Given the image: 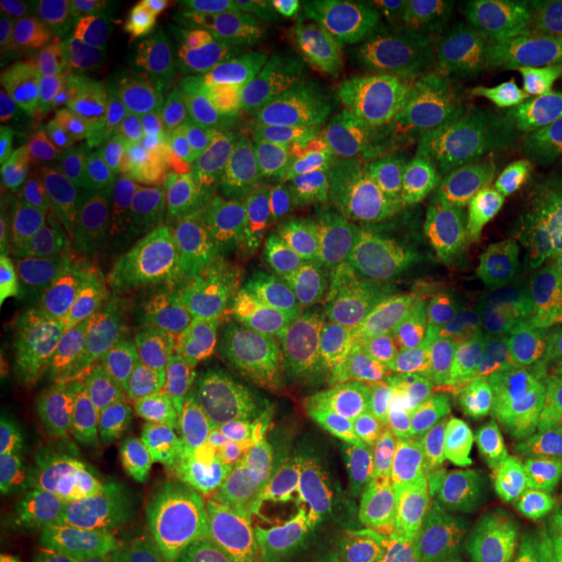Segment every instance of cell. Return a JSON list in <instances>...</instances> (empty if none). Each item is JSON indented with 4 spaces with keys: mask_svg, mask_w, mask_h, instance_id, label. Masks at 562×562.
<instances>
[{
    "mask_svg": "<svg viewBox=\"0 0 562 562\" xmlns=\"http://www.w3.org/2000/svg\"><path fill=\"white\" fill-rule=\"evenodd\" d=\"M94 472L81 435L47 447L32 475L3 497V550L13 562H63L81 541Z\"/></svg>",
    "mask_w": 562,
    "mask_h": 562,
    "instance_id": "obj_12",
    "label": "cell"
},
{
    "mask_svg": "<svg viewBox=\"0 0 562 562\" xmlns=\"http://www.w3.org/2000/svg\"><path fill=\"white\" fill-rule=\"evenodd\" d=\"M341 562H416V553H409V547L397 538L362 525L350 535Z\"/></svg>",
    "mask_w": 562,
    "mask_h": 562,
    "instance_id": "obj_35",
    "label": "cell"
},
{
    "mask_svg": "<svg viewBox=\"0 0 562 562\" xmlns=\"http://www.w3.org/2000/svg\"><path fill=\"white\" fill-rule=\"evenodd\" d=\"M3 41L20 44L41 63H54L88 50L101 38L98 7H72L60 0H3L0 3Z\"/></svg>",
    "mask_w": 562,
    "mask_h": 562,
    "instance_id": "obj_25",
    "label": "cell"
},
{
    "mask_svg": "<svg viewBox=\"0 0 562 562\" xmlns=\"http://www.w3.org/2000/svg\"><path fill=\"white\" fill-rule=\"evenodd\" d=\"M57 319L41 297L20 279V272L3 262L0 269V362L3 369H20L38 360L54 341Z\"/></svg>",
    "mask_w": 562,
    "mask_h": 562,
    "instance_id": "obj_30",
    "label": "cell"
},
{
    "mask_svg": "<svg viewBox=\"0 0 562 562\" xmlns=\"http://www.w3.org/2000/svg\"><path fill=\"white\" fill-rule=\"evenodd\" d=\"M325 301L328 272L313 250L260 232L235 281L201 325L260 362L276 387L313 357Z\"/></svg>",
    "mask_w": 562,
    "mask_h": 562,
    "instance_id": "obj_5",
    "label": "cell"
},
{
    "mask_svg": "<svg viewBox=\"0 0 562 562\" xmlns=\"http://www.w3.org/2000/svg\"><path fill=\"white\" fill-rule=\"evenodd\" d=\"M206 162V210L241 220L297 203L313 188L319 157L313 144L262 135L220 110L198 122Z\"/></svg>",
    "mask_w": 562,
    "mask_h": 562,
    "instance_id": "obj_9",
    "label": "cell"
},
{
    "mask_svg": "<svg viewBox=\"0 0 562 562\" xmlns=\"http://www.w3.org/2000/svg\"><path fill=\"white\" fill-rule=\"evenodd\" d=\"M347 528L306 475L297 450L266 462L257 506L262 562H341Z\"/></svg>",
    "mask_w": 562,
    "mask_h": 562,
    "instance_id": "obj_16",
    "label": "cell"
},
{
    "mask_svg": "<svg viewBox=\"0 0 562 562\" xmlns=\"http://www.w3.org/2000/svg\"><path fill=\"white\" fill-rule=\"evenodd\" d=\"M422 357L435 406L479 409L501 401L487 360V322L422 347Z\"/></svg>",
    "mask_w": 562,
    "mask_h": 562,
    "instance_id": "obj_26",
    "label": "cell"
},
{
    "mask_svg": "<svg viewBox=\"0 0 562 562\" xmlns=\"http://www.w3.org/2000/svg\"><path fill=\"white\" fill-rule=\"evenodd\" d=\"M535 260L541 266L543 281L550 288V297H553V306H557L562 322V232H557L553 238H547V244H543L541 254Z\"/></svg>",
    "mask_w": 562,
    "mask_h": 562,
    "instance_id": "obj_37",
    "label": "cell"
},
{
    "mask_svg": "<svg viewBox=\"0 0 562 562\" xmlns=\"http://www.w3.org/2000/svg\"><path fill=\"white\" fill-rule=\"evenodd\" d=\"M535 13H538L543 22L557 25V32L562 35V0H547V3H535Z\"/></svg>",
    "mask_w": 562,
    "mask_h": 562,
    "instance_id": "obj_40",
    "label": "cell"
},
{
    "mask_svg": "<svg viewBox=\"0 0 562 562\" xmlns=\"http://www.w3.org/2000/svg\"><path fill=\"white\" fill-rule=\"evenodd\" d=\"M122 235L106 184L57 181L3 216V257L60 328L101 350L116 306Z\"/></svg>",
    "mask_w": 562,
    "mask_h": 562,
    "instance_id": "obj_3",
    "label": "cell"
},
{
    "mask_svg": "<svg viewBox=\"0 0 562 562\" xmlns=\"http://www.w3.org/2000/svg\"><path fill=\"white\" fill-rule=\"evenodd\" d=\"M531 191L547 213V220L562 222V144L541 138L531 154Z\"/></svg>",
    "mask_w": 562,
    "mask_h": 562,
    "instance_id": "obj_34",
    "label": "cell"
},
{
    "mask_svg": "<svg viewBox=\"0 0 562 562\" xmlns=\"http://www.w3.org/2000/svg\"><path fill=\"white\" fill-rule=\"evenodd\" d=\"M41 394L25 379L0 382V491L13 494L41 460Z\"/></svg>",
    "mask_w": 562,
    "mask_h": 562,
    "instance_id": "obj_31",
    "label": "cell"
},
{
    "mask_svg": "<svg viewBox=\"0 0 562 562\" xmlns=\"http://www.w3.org/2000/svg\"><path fill=\"white\" fill-rule=\"evenodd\" d=\"M506 431L516 457L531 472L562 487V413L550 384H535L506 401Z\"/></svg>",
    "mask_w": 562,
    "mask_h": 562,
    "instance_id": "obj_29",
    "label": "cell"
},
{
    "mask_svg": "<svg viewBox=\"0 0 562 562\" xmlns=\"http://www.w3.org/2000/svg\"><path fill=\"white\" fill-rule=\"evenodd\" d=\"M103 50L138 72L172 110L206 98L222 54L206 0H116L98 7Z\"/></svg>",
    "mask_w": 562,
    "mask_h": 562,
    "instance_id": "obj_7",
    "label": "cell"
},
{
    "mask_svg": "<svg viewBox=\"0 0 562 562\" xmlns=\"http://www.w3.org/2000/svg\"><path fill=\"white\" fill-rule=\"evenodd\" d=\"M220 113L262 135L316 144L328 113V69L313 41L250 50L228 66Z\"/></svg>",
    "mask_w": 562,
    "mask_h": 562,
    "instance_id": "obj_10",
    "label": "cell"
},
{
    "mask_svg": "<svg viewBox=\"0 0 562 562\" xmlns=\"http://www.w3.org/2000/svg\"><path fill=\"white\" fill-rule=\"evenodd\" d=\"M379 438L382 428L375 422L357 406L341 403L297 447L306 475L347 525H357L362 519V503L379 453Z\"/></svg>",
    "mask_w": 562,
    "mask_h": 562,
    "instance_id": "obj_21",
    "label": "cell"
},
{
    "mask_svg": "<svg viewBox=\"0 0 562 562\" xmlns=\"http://www.w3.org/2000/svg\"><path fill=\"white\" fill-rule=\"evenodd\" d=\"M44 66L20 44L3 41L0 54V147L3 162L22 160L29 154H47L41 132V81Z\"/></svg>",
    "mask_w": 562,
    "mask_h": 562,
    "instance_id": "obj_27",
    "label": "cell"
},
{
    "mask_svg": "<svg viewBox=\"0 0 562 562\" xmlns=\"http://www.w3.org/2000/svg\"><path fill=\"white\" fill-rule=\"evenodd\" d=\"M66 562H135L132 550L125 543L122 528L113 525H98L91 531L81 535V541L76 543L72 557Z\"/></svg>",
    "mask_w": 562,
    "mask_h": 562,
    "instance_id": "obj_36",
    "label": "cell"
},
{
    "mask_svg": "<svg viewBox=\"0 0 562 562\" xmlns=\"http://www.w3.org/2000/svg\"><path fill=\"white\" fill-rule=\"evenodd\" d=\"M387 338L382 322L357 294L335 262L328 269V301L319 344L297 375L272 387L260 413V441L266 447L313 435L353 387L357 375Z\"/></svg>",
    "mask_w": 562,
    "mask_h": 562,
    "instance_id": "obj_8",
    "label": "cell"
},
{
    "mask_svg": "<svg viewBox=\"0 0 562 562\" xmlns=\"http://www.w3.org/2000/svg\"><path fill=\"white\" fill-rule=\"evenodd\" d=\"M344 403L362 409L382 431L422 428L431 413V387L425 375L422 347L384 338L382 347L366 362Z\"/></svg>",
    "mask_w": 562,
    "mask_h": 562,
    "instance_id": "obj_22",
    "label": "cell"
},
{
    "mask_svg": "<svg viewBox=\"0 0 562 562\" xmlns=\"http://www.w3.org/2000/svg\"><path fill=\"white\" fill-rule=\"evenodd\" d=\"M401 198L419 206L425 222L482 250L494 269L513 260L528 225V184L509 125L484 88L416 128Z\"/></svg>",
    "mask_w": 562,
    "mask_h": 562,
    "instance_id": "obj_2",
    "label": "cell"
},
{
    "mask_svg": "<svg viewBox=\"0 0 562 562\" xmlns=\"http://www.w3.org/2000/svg\"><path fill=\"white\" fill-rule=\"evenodd\" d=\"M491 562H562V522L509 516L491 547Z\"/></svg>",
    "mask_w": 562,
    "mask_h": 562,
    "instance_id": "obj_32",
    "label": "cell"
},
{
    "mask_svg": "<svg viewBox=\"0 0 562 562\" xmlns=\"http://www.w3.org/2000/svg\"><path fill=\"white\" fill-rule=\"evenodd\" d=\"M206 213L210 210L203 206L198 216L169 225V228H150V232L125 228L116 306H113V322L101 347L106 357L125 360L150 338V331H157V310H160L162 294L179 276L184 254Z\"/></svg>",
    "mask_w": 562,
    "mask_h": 562,
    "instance_id": "obj_17",
    "label": "cell"
},
{
    "mask_svg": "<svg viewBox=\"0 0 562 562\" xmlns=\"http://www.w3.org/2000/svg\"><path fill=\"white\" fill-rule=\"evenodd\" d=\"M550 391H553V401H557V406H560V413H562V372L560 375H553V379H550Z\"/></svg>",
    "mask_w": 562,
    "mask_h": 562,
    "instance_id": "obj_41",
    "label": "cell"
},
{
    "mask_svg": "<svg viewBox=\"0 0 562 562\" xmlns=\"http://www.w3.org/2000/svg\"><path fill=\"white\" fill-rule=\"evenodd\" d=\"M135 391H138L147 419L154 422L162 441L169 443L181 460H194L222 443L225 422L220 419V413L162 357L140 369Z\"/></svg>",
    "mask_w": 562,
    "mask_h": 562,
    "instance_id": "obj_23",
    "label": "cell"
},
{
    "mask_svg": "<svg viewBox=\"0 0 562 562\" xmlns=\"http://www.w3.org/2000/svg\"><path fill=\"white\" fill-rule=\"evenodd\" d=\"M160 94L110 50L88 47L44 66L41 132L57 154L128 147L162 120Z\"/></svg>",
    "mask_w": 562,
    "mask_h": 562,
    "instance_id": "obj_6",
    "label": "cell"
},
{
    "mask_svg": "<svg viewBox=\"0 0 562 562\" xmlns=\"http://www.w3.org/2000/svg\"><path fill=\"white\" fill-rule=\"evenodd\" d=\"M469 50L425 3L409 10L384 41L372 88L391 110V125L438 110L460 91Z\"/></svg>",
    "mask_w": 562,
    "mask_h": 562,
    "instance_id": "obj_15",
    "label": "cell"
},
{
    "mask_svg": "<svg viewBox=\"0 0 562 562\" xmlns=\"http://www.w3.org/2000/svg\"><path fill=\"white\" fill-rule=\"evenodd\" d=\"M116 216L128 232L169 228L206 206V162L198 122L162 116L122 150L106 181Z\"/></svg>",
    "mask_w": 562,
    "mask_h": 562,
    "instance_id": "obj_11",
    "label": "cell"
},
{
    "mask_svg": "<svg viewBox=\"0 0 562 562\" xmlns=\"http://www.w3.org/2000/svg\"><path fill=\"white\" fill-rule=\"evenodd\" d=\"M162 360L220 413L225 425L260 419L272 394V375L260 362L201 322L172 331L162 347Z\"/></svg>",
    "mask_w": 562,
    "mask_h": 562,
    "instance_id": "obj_19",
    "label": "cell"
},
{
    "mask_svg": "<svg viewBox=\"0 0 562 562\" xmlns=\"http://www.w3.org/2000/svg\"><path fill=\"white\" fill-rule=\"evenodd\" d=\"M81 443L91 462L94 482L113 487H140L166 479H179L188 460L162 441L147 419L135 387L106 394L88 413Z\"/></svg>",
    "mask_w": 562,
    "mask_h": 562,
    "instance_id": "obj_18",
    "label": "cell"
},
{
    "mask_svg": "<svg viewBox=\"0 0 562 562\" xmlns=\"http://www.w3.org/2000/svg\"><path fill=\"white\" fill-rule=\"evenodd\" d=\"M257 235H260V228L241 220L216 216L210 210L184 254L179 276L162 294L160 310H157V328L172 335L184 325H194V319L201 322L210 313V306L220 301L228 291V284L235 281Z\"/></svg>",
    "mask_w": 562,
    "mask_h": 562,
    "instance_id": "obj_20",
    "label": "cell"
},
{
    "mask_svg": "<svg viewBox=\"0 0 562 562\" xmlns=\"http://www.w3.org/2000/svg\"><path fill=\"white\" fill-rule=\"evenodd\" d=\"M425 7L465 47H475L479 41L491 38L509 13V3H503V0H425Z\"/></svg>",
    "mask_w": 562,
    "mask_h": 562,
    "instance_id": "obj_33",
    "label": "cell"
},
{
    "mask_svg": "<svg viewBox=\"0 0 562 562\" xmlns=\"http://www.w3.org/2000/svg\"><path fill=\"white\" fill-rule=\"evenodd\" d=\"M509 457L506 422L465 453H447L422 428L382 431L360 522L438 560L491 557L513 516L506 501Z\"/></svg>",
    "mask_w": 562,
    "mask_h": 562,
    "instance_id": "obj_1",
    "label": "cell"
},
{
    "mask_svg": "<svg viewBox=\"0 0 562 562\" xmlns=\"http://www.w3.org/2000/svg\"><path fill=\"white\" fill-rule=\"evenodd\" d=\"M325 20V7L310 0H213L210 25L222 60L232 63L279 44H301Z\"/></svg>",
    "mask_w": 562,
    "mask_h": 562,
    "instance_id": "obj_24",
    "label": "cell"
},
{
    "mask_svg": "<svg viewBox=\"0 0 562 562\" xmlns=\"http://www.w3.org/2000/svg\"><path fill=\"white\" fill-rule=\"evenodd\" d=\"M394 341L428 347L484 325L494 262L431 222L362 225L338 262Z\"/></svg>",
    "mask_w": 562,
    "mask_h": 562,
    "instance_id": "obj_4",
    "label": "cell"
},
{
    "mask_svg": "<svg viewBox=\"0 0 562 562\" xmlns=\"http://www.w3.org/2000/svg\"><path fill=\"white\" fill-rule=\"evenodd\" d=\"M262 441L216 443L188 460L172 494V509L216 543L228 562H262L257 538V506L266 465Z\"/></svg>",
    "mask_w": 562,
    "mask_h": 562,
    "instance_id": "obj_13",
    "label": "cell"
},
{
    "mask_svg": "<svg viewBox=\"0 0 562 562\" xmlns=\"http://www.w3.org/2000/svg\"><path fill=\"white\" fill-rule=\"evenodd\" d=\"M120 528L135 562H228L220 547L169 503H125Z\"/></svg>",
    "mask_w": 562,
    "mask_h": 562,
    "instance_id": "obj_28",
    "label": "cell"
},
{
    "mask_svg": "<svg viewBox=\"0 0 562 562\" xmlns=\"http://www.w3.org/2000/svg\"><path fill=\"white\" fill-rule=\"evenodd\" d=\"M487 360L503 403L562 372V322L538 260L519 266L494 303Z\"/></svg>",
    "mask_w": 562,
    "mask_h": 562,
    "instance_id": "obj_14",
    "label": "cell"
},
{
    "mask_svg": "<svg viewBox=\"0 0 562 562\" xmlns=\"http://www.w3.org/2000/svg\"><path fill=\"white\" fill-rule=\"evenodd\" d=\"M538 113H541V138L562 144V88H538Z\"/></svg>",
    "mask_w": 562,
    "mask_h": 562,
    "instance_id": "obj_38",
    "label": "cell"
},
{
    "mask_svg": "<svg viewBox=\"0 0 562 562\" xmlns=\"http://www.w3.org/2000/svg\"><path fill=\"white\" fill-rule=\"evenodd\" d=\"M547 72H553L557 79H562V35L560 32H553V35H547L543 41V54L538 57Z\"/></svg>",
    "mask_w": 562,
    "mask_h": 562,
    "instance_id": "obj_39",
    "label": "cell"
},
{
    "mask_svg": "<svg viewBox=\"0 0 562 562\" xmlns=\"http://www.w3.org/2000/svg\"><path fill=\"white\" fill-rule=\"evenodd\" d=\"M416 562H491V557H479V560H428V557H416Z\"/></svg>",
    "mask_w": 562,
    "mask_h": 562,
    "instance_id": "obj_42",
    "label": "cell"
}]
</instances>
